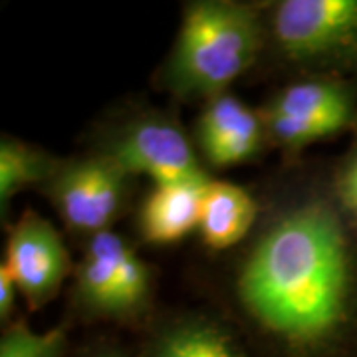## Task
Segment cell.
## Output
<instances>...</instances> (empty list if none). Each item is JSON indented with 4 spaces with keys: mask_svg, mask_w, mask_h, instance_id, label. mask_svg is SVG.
Masks as SVG:
<instances>
[{
    "mask_svg": "<svg viewBox=\"0 0 357 357\" xmlns=\"http://www.w3.org/2000/svg\"><path fill=\"white\" fill-rule=\"evenodd\" d=\"M64 159L30 143L4 135L0 141V213L6 217L13 199L24 189L44 187Z\"/></svg>",
    "mask_w": 357,
    "mask_h": 357,
    "instance_id": "13",
    "label": "cell"
},
{
    "mask_svg": "<svg viewBox=\"0 0 357 357\" xmlns=\"http://www.w3.org/2000/svg\"><path fill=\"white\" fill-rule=\"evenodd\" d=\"M206 185H153L137 213V232L143 243L171 246L199 230Z\"/></svg>",
    "mask_w": 357,
    "mask_h": 357,
    "instance_id": "10",
    "label": "cell"
},
{
    "mask_svg": "<svg viewBox=\"0 0 357 357\" xmlns=\"http://www.w3.org/2000/svg\"><path fill=\"white\" fill-rule=\"evenodd\" d=\"M18 294L20 292H18V286L14 282L10 270L2 262L0 264V318H2V321L13 316Z\"/></svg>",
    "mask_w": 357,
    "mask_h": 357,
    "instance_id": "16",
    "label": "cell"
},
{
    "mask_svg": "<svg viewBox=\"0 0 357 357\" xmlns=\"http://www.w3.org/2000/svg\"><path fill=\"white\" fill-rule=\"evenodd\" d=\"M74 304L88 318L129 321L151 304V272L114 230L91 236L74 268Z\"/></svg>",
    "mask_w": 357,
    "mask_h": 357,
    "instance_id": "4",
    "label": "cell"
},
{
    "mask_svg": "<svg viewBox=\"0 0 357 357\" xmlns=\"http://www.w3.org/2000/svg\"><path fill=\"white\" fill-rule=\"evenodd\" d=\"M96 357H121L119 354H109V351H103V354H100V356Z\"/></svg>",
    "mask_w": 357,
    "mask_h": 357,
    "instance_id": "17",
    "label": "cell"
},
{
    "mask_svg": "<svg viewBox=\"0 0 357 357\" xmlns=\"http://www.w3.org/2000/svg\"><path fill=\"white\" fill-rule=\"evenodd\" d=\"M335 199L340 211L357 222V149L349 153L337 173Z\"/></svg>",
    "mask_w": 357,
    "mask_h": 357,
    "instance_id": "15",
    "label": "cell"
},
{
    "mask_svg": "<svg viewBox=\"0 0 357 357\" xmlns=\"http://www.w3.org/2000/svg\"><path fill=\"white\" fill-rule=\"evenodd\" d=\"M266 40L255 6L236 0H195L183 10L159 84L183 102H208L250 70Z\"/></svg>",
    "mask_w": 357,
    "mask_h": 357,
    "instance_id": "2",
    "label": "cell"
},
{
    "mask_svg": "<svg viewBox=\"0 0 357 357\" xmlns=\"http://www.w3.org/2000/svg\"><path fill=\"white\" fill-rule=\"evenodd\" d=\"M143 357H246V354L220 321L203 314H185L161 324L151 333Z\"/></svg>",
    "mask_w": 357,
    "mask_h": 357,
    "instance_id": "11",
    "label": "cell"
},
{
    "mask_svg": "<svg viewBox=\"0 0 357 357\" xmlns=\"http://www.w3.org/2000/svg\"><path fill=\"white\" fill-rule=\"evenodd\" d=\"M354 256L337 203L307 197L268 222L236 274V298L294 351L333 342L349 321Z\"/></svg>",
    "mask_w": 357,
    "mask_h": 357,
    "instance_id": "1",
    "label": "cell"
},
{
    "mask_svg": "<svg viewBox=\"0 0 357 357\" xmlns=\"http://www.w3.org/2000/svg\"><path fill=\"white\" fill-rule=\"evenodd\" d=\"M256 218L258 203L246 189L215 178L204 187L199 234L206 248L227 250L243 243Z\"/></svg>",
    "mask_w": 357,
    "mask_h": 357,
    "instance_id": "12",
    "label": "cell"
},
{
    "mask_svg": "<svg viewBox=\"0 0 357 357\" xmlns=\"http://www.w3.org/2000/svg\"><path fill=\"white\" fill-rule=\"evenodd\" d=\"M266 40L288 64L324 70L357 62V0H280Z\"/></svg>",
    "mask_w": 357,
    "mask_h": 357,
    "instance_id": "3",
    "label": "cell"
},
{
    "mask_svg": "<svg viewBox=\"0 0 357 357\" xmlns=\"http://www.w3.org/2000/svg\"><path fill=\"white\" fill-rule=\"evenodd\" d=\"M2 262L10 270L30 312L48 306L74 270L62 234L32 208H26L8 230Z\"/></svg>",
    "mask_w": 357,
    "mask_h": 357,
    "instance_id": "8",
    "label": "cell"
},
{
    "mask_svg": "<svg viewBox=\"0 0 357 357\" xmlns=\"http://www.w3.org/2000/svg\"><path fill=\"white\" fill-rule=\"evenodd\" d=\"M102 151L112 155L131 177L151 178L155 187L206 185L211 181L192 137L163 114L131 117L109 135Z\"/></svg>",
    "mask_w": 357,
    "mask_h": 357,
    "instance_id": "7",
    "label": "cell"
},
{
    "mask_svg": "<svg viewBox=\"0 0 357 357\" xmlns=\"http://www.w3.org/2000/svg\"><path fill=\"white\" fill-rule=\"evenodd\" d=\"M192 141L204 167L230 169L252 161L268 137L260 109L227 91L203 103Z\"/></svg>",
    "mask_w": 357,
    "mask_h": 357,
    "instance_id": "9",
    "label": "cell"
},
{
    "mask_svg": "<svg viewBox=\"0 0 357 357\" xmlns=\"http://www.w3.org/2000/svg\"><path fill=\"white\" fill-rule=\"evenodd\" d=\"M260 114L268 141L298 151L351 128L357 119V102L345 82L316 76L282 88Z\"/></svg>",
    "mask_w": 357,
    "mask_h": 357,
    "instance_id": "6",
    "label": "cell"
},
{
    "mask_svg": "<svg viewBox=\"0 0 357 357\" xmlns=\"http://www.w3.org/2000/svg\"><path fill=\"white\" fill-rule=\"evenodd\" d=\"M131 175L105 151L64 159L42 187L66 229L91 238L112 230L129 199Z\"/></svg>",
    "mask_w": 357,
    "mask_h": 357,
    "instance_id": "5",
    "label": "cell"
},
{
    "mask_svg": "<svg viewBox=\"0 0 357 357\" xmlns=\"http://www.w3.org/2000/svg\"><path fill=\"white\" fill-rule=\"evenodd\" d=\"M64 332H32L28 326L8 328L0 342V357H62L64 356Z\"/></svg>",
    "mask_w": 357,
    "mask_h": 357,
    "instance_id": "14",
    "label": "cell"
}]
</instances>
